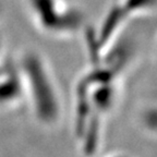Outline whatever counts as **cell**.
<instances>
[{
	"label": "cell",
	"mask_w": 157,
	"mask_h": 157,
	"mask_svg": "<svg viewBox=\"0 0 157 157\" xmlns=\"http://www.w3.org/2000/svg\"><path fill=\"white\" fill-rule=\"evenodd\" d=\"M23 91L29 95L33 110L38 120L52 124L60 117V99L50 72L39 56L29 54L20 67Z\"/></svg>",
	"instance_id": "obj_1"
},
{
	"label": "cell",
	"mask_w": 157,
	"mask_h": 157,
	"mask_svg": "<svg viewBox=\"0 0 157 157\" xmlns=\"http://www.w3.org/2000/svg\"><path fill=\"white\" fill-rule=\"evenodd\" d=\"M26 5L37 27L52 36H70L83 24L82 13L66 0H27Z\"/></svg>",
	"instance_id": "obj_2"
},
{
	"label": "cell",
	"mask_w": 157,
	"mask_h": 157,
	"mask_svg": "<svg viewBox=\"0 0 157 157\" xmlns=\"http://www.w3.org/2000/svg\"><path fill=\"white\" fill-rule=\"evenodd\" d=\"M125 13L129 15L143 14L154 10L155 0H122L120 3Z\"/></svg>",
	"instance_id": "obj_3"
},
{
	"label": "cell",
	"mask_w": 157,
	"mask_h": 157,
	"mask_svg": "<svg viewBox=\"0 0 157 157\" xmlns=\"http://www.w3.org/2000/svg\"><path fill=\"white\" fill-rule=\"evenodd\" d=\"M2 46H3L2 37H1V35H0V59H1V52H2Z\"/></svg>",
	"instance_id": "obj_4"
},
{
	"label": "cell",
	"mask_w": 157,
	"mask_h": 157,
	"mask_svg": "<svg viewBox=\"0 0 157 157\" xmlns=\"http://www.w3.org/2000/svg\"><path fill=\"white\" fill-rule=\"evenodd\" d=\"M117 157H122V156H117Z\"/></svg>",
	"instance_id": "obj_5"
}]
</instances>
